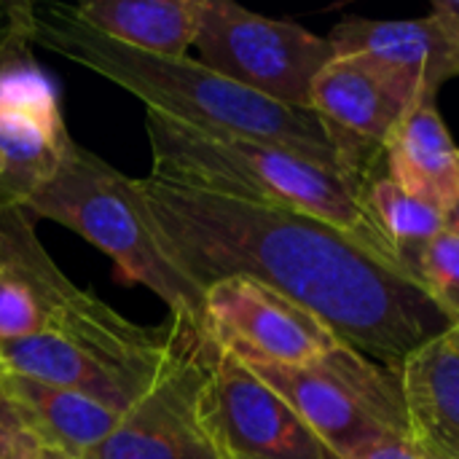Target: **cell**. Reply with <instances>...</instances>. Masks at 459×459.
Instances as JSON below:
<instances>
[{"instance_id": "obj_4", "label": "cell", "mask_w": 459, "mask_h": 459, "mask_svg": "<svg viewBox=\"0 0 459 459\" xmlns=\"http://www.w3.org/2000/svg\"><path fill=\"white\" fill-rule=\"evenodd\" d=\"M22 207L35 221L46 218L81 234L116 264L124 282L148 288L167 304L169 317L207 333L204 293L161 250L137 199L134 178L73 140L54 178Z\"/></svg>"}, {"instance_id": "obj_25", "label": "cell", "mask_w": 459, "mask_h": 459, "mask_svg": "<svg viewBox=\"0 0 459 459\" xmlns=\"http://www.w3.org/2000/svg\"><path fill=\"white\" fill-rule=\"evenodd\" d=\"M446 229H452V231L459 234V202L455 204V210L449 212V218H446Z\"/></svg>"}, {"instance_id": "obj_22", "label": "cell", "mask_w": 459, "mask_h": 459, "mask_svg": "<svg viewBox=\"0 0 459 459\" xmlns=\"http://www.w3.org/2000/svg\"><path fill=\"white\" fill-rule=\"evenodd\" d=\"M347 459H430L411 436H385Z\"/></svg>"}, {"instance_id": "obj_5", "label": "cell", "mask_w": 459, "mask_h": 459, "mask_svg": "<svg viewBox=\"0 0 459 459\" xmlns=\"http://www.w3.org/2000/svg\"><path fill=\"white\" fill-rule=\"evenodd\" d=\"M239 360L272 387L336 457L347 459L385 436H411L398 371L347 344L309 368L253 358Z\"/></svg>"}, {"instance_id": "obj_19", "label": "cell", "mask_w": 459, "mask_h": 459, "mask_svg": "<svg viewBox=\"0 0 459 459\" xmlns=\"http://www.w3.org/2000/svg\"><path fill=\"white\" fill-rule=\"evenodd\" d=\"M411 280L433 299V304L459 325V234L444 229L433 237L409 266Z\"/></svg>"}, {"instance_id": "obj_16", "label": "cell", "mask_w": 459, "mask_h": 459, "mask_svg": "<svg viewBox=\"0 0 459 459\" xmlns=\"http://www.w3.org/2000/svg\"><path fill=\"white\" fill-rule=\"evenodd\" d=\"M0 368L81 393L118 414L148 390L118 366L54 333L0 344Z\"/></svg>"}, {"instance_id": "obj_27", "label": "cell", "mask_w": 459, "mask_h": 459, "mask_svg": "<svg viewBox=\"0 0 459 459\" xmlns=\"http://www.w3.org/2000/svg\"><path fill=\"white\" fill-rule=\"evenodd\" d=\"M452 333H455V339H457V344H459V325H455V328H452Z\"/></svg>"}, {"instance_id": "obj_6", "label": "cell", "mask_w": 459, "mask_h": 459, "mask_svg": "<svg viewBox=\"0 0 459 459\" xmlns=\"http://www.w3.org/2000/svg\"><path fill=\"white\" fill-rule=\"evenodd\" d=\"M194 48L218 75L293 108H309L312 81L336 56L328 38L229 0H199Z\"/></svg>"}, {"instance_id": "obj_12", "label": "cell", "mask_w": 459, "mask_h": 459, "mask_svg": "<svg viewBox=\"0 0 459 459\" xmlns=\"http://www.w3.org/2000/svg\"><path fill=\"white\" fill-rule=\"evenodd\" d=\"M309 110L325 126L344 178L363 196L368 169L409 105L355 59L333 56L312 81Z\"/></svg>"}, {"instance_id": "obj_7", "label": "cell", "mask_w": 459, "mask_h": 459, "mask_svg": "<svg viewBox=\"0 0 459 459\" xmlns=\"http://www.w3.org/2000/svg\"><path fill=\"white\" fill-rule=\"evenodd\" d=\"M215 352L207 333L183 323L161 377L83 459H218L199 409Z\"/></svg>"}, {"instance_id": "obj_15", "label": "cell", "mask_w": 459, "mask_h": 459, "mask_svg": "<svg viewBox=\"0 0 459 459\" xmlns=\"http://www.w3.org/2000/svg\"><path fill=\"white\" fill-rule=\"evenodd\" d=\"M387 178L449 218L459 202V148L455 145L436 100H425L403 113L387 145Z\"/></svg>"}, {"instance_id": "obj_9", "label": "cell", "mask_w": 459, "mask_h": 459, "mask_svg": "<svg viewBox=\"0 0 459 459\" xmlns=\"http://www.w3.org/2000/svg\"><path fill=\"white\" fill-rule=\"evenodd\" d=\"M204 320L221 350L280 366L309 368L344 344L312 312L247 277L210 285L204 290Z\"/></svg>"}, {"instance_id": "obj_23", "label": "cell", "mask_w": 459, "mask_h": 459, "mask_svg": "<svg viewBox=\"0 0 459 459\" xmlns=\"http://www.w3.org/2000/svg\"><path fill=\"white\" fill-rule=\"evenodd\" d=\"M430 16L438 19V24L446 30V35L459 48V0H436L430 5Z\"/></svg>"}, {"instance_id": "obj_29", "label": "cell", "mask_w": 459, "mask_h": 459, "mask_svg": "<svg viewBox=\"0 0 459 459\" xmlns=\"http://www.w3.org/2000/svg\"><path fill=\"white\" fill-rule=\"evenodd\" d=\"M0 172H3V159H0Z\"/></svg>"}, {"instance_id": "obj_24", "label": "cell", "mask_w": 459, "mask_h": 459, "mask_svg": "<svg viewBox=\"0 0 459 459\" xmlns=\"http://www.w3.org/2000/svg\"><path fill=\"white\" fill-rule=\"evenodd\" d=\"M35 459H70L67 455H62V452H54V449H46V446H40L38 449V455Z\"/></svg>"}, {"instance_id": "obj_8", "label": "cell", "mask_w": 459, "mask_h": 459, "mask_svg": "<svg viewBox=\"0 0 459 459\" xmlns=\"http://www.w3.org/2000/svg\"><path fill=\"white\" fill-rule=\"evenodd\" d=\"M199 409L218 459H342L272 387L221 347Z\"/></svg>"}, {"instance_id": "obj_14", "label": "cell", "mask_w": 459, "mask_h": 459, "mask_svg": "<svg viewBox=\"0 0 459 459\" xmlns=\"http://www.w3.org/2000/svg\"><path fill=\"white\" fill-rule=\"evenodd\" d=\"M411 438L430 455L459 459V344L452 331L411 352L398 368Z\"/></svg>"}, {"instance_id": "obj_3", "label": "cell", "mask_w": 459, "mask_h": 459, "mask_svg": "<svg viewBox=\"0 0 459 459\" xmlns=\"http://www.w3.org/2000/svg\"><path fill=\"white\" fill-rule=\"evenodd\" d=\"M145 132L153 156L151 178L309 215L350 234L368 253L398 264L360 191L336 169L274 145L204 132L156 110H145Z\"/></svg>"}, {"instance_id": "obj_18", "label": "cell", "mask_w": 459, "mask_h": 459, "mask_svg": "<svg viewBox=\"0 0 459 459\" xmlns=\"http://www.w3.org/2000/svg\"><path fill=\"white\" fill-rule=\"evenodd\" d=\"M363 204L406 274L422 247L446 229L444 212L425 204L422 199H414L390 178L371 180V186L363 191Z\"/></svg>"}, {"instance_id": "obj_11", "label": "cell", "mask_w": 459, "mask_h": 459, "mask_svg": "<svg viewBox=\"0 0 459 459\" xmlns=\"http://www.w3.org/2000/svg\"><path fill=\"white\" fill-rule=\"evenodd\" d=\"M333 54L355 59L409 108L436 100L459 75V48L438 19H347L328 35Z\"/></svg>"}, {"instance_id": "obj_20", "label": "cell", "mask_w": 459, "mask_h": 459, "mask_svg": "<svg viewBox=\"0 0 459 459\" xmlns=\"http://www.w3.org/2000/svg\"><path fill=\"white\" fill-rule=\"evenodd\" d=\"M30 46V3L0 0V70L27 56Z\"/></svg>"}, {"instance_id": "obj_17", "label": "cell", "mask_w": 459, "mask_h": 459, "mask_svg": "<svg viewBox=\"0 0 459 459\" xmlns=\"http://www.w3.org/2000/svg\"><path fill=\"white\" fill-rule=\"evenodd\" d=\"M73 11L113 43L156 56H188L199 30V0H86Z\"/></svg>"}, {"instance_id": "obj_13", "label": "cell", "mask_w": 459, "mask_h": 459, "mask_svg": "<svg viewBox=\"0 0 459 459\" xmlns=\"http://www.w3.org/2000/svg\"><path fill=\"white\" fill-rule=\"evenodd\" d=\"M0 403L46 449L83 459L118 422V411L56 385L3 371Z\"/></svg>"}, {"instance_id": "obj_28", "label": "cell", "mask_w": 459, "mask_h": 459, "mask_svg": "<svg viewBox=\"0 0 459 459\" xmlns=\"http://www.w3.org/2000/svg\"><path fill=\"white\" fill-rule=\"evenodd\" d=\"M428 457H430V459H441V457H436V455H430V452H428Z\"/></svg>"}, {"instance_id": "obj_1", "label": "cell", "mask_w": 459, "mask_h": 459, "mask_svg": "<svg viewBox=\"0 0 459 459\" xmlns=\"http://www.w3.org/2000/svg\"><path fill=\"white\" fill-rule=\"evenodd\" d=\"M134 191L161 250L202 293L231 277L255 280L393 371L455 328L398 264L323 221L151 175Z\"/></svg>"}, {"instance_id": "obj_10", "label": "cell", "mask_w": 459, "mask_h": 459, "mask_svg": "<svg viewBox=\"0 0 459 459\" xmlns=\"http://www.w3.org/2000/svg\"><path fill=\"white\" fill-rule=\"evenodd\" d=\"M73 137L30 56L0 70V207H22L65 161Z\"/></svg>"}, {"instance_id": "obj_26", "label": "cell", "mask_w": 459, "mask_h": 459, "mask_svg": "<svg viewBox=\"0 0 459 459\" xmlns=\"http://www.w3.org/2000/svg\"><path fill=\"white\" fill-rule=\"evenodd\" d=\"M0 269H3V237H0Z\"/></svg>"}, {"instance_id": "obj_21", "label": "cell", "mask_w": 459, "mask_h": 459, "mask_svg": "<svg viewBox=\"0 0 459 459\" xmlns=\"http://www.w3.org/2000/svg\"><path fill=\"white\" fill-rule=\"evenodd\" d=\"M40 444L0 403V459H35Z\"/></svg>"}, {"instance_id": "obj_2", "label": "cell", "mask_w": 459, "mask_h": 459, "mask_svg": "<svg viewBox=\"0 0 459 459\" xmlns=\"http://www.w3.org/2000/svg\"><path fill=\"white\" fill-rule=\"evenodd\" d=\"M30 43L121 86L180 124L226 132L317 161L339 175V156L309 108H293L239 86L191 56H156L113 43L65 3H30Z\"/></svg>"}]
</instances>
